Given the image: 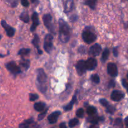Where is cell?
Returning a JSON list of instances; mask_svg holds the SVG:
<instances>
[{
  "instance_id": "4dcf8cb0",
  "label": "cell",
  "mask_w": 128,
  "mask_h": 128,
  "mask_svg": "<svg viewBox=\"0 0 128 128\" xmlns=\"http://www.w3.org/2000/svg\"><path fill=\"white\" fill-rule=\"evenodd\" d=\"M47 112H48V109H46L45 110H44L43 111H42V112H41V114H40V115H38V120H42V119L44 118V117L46 116Z\"/></svg>"
},
{
  "instance_id": "7c38bea8",
  "label": "cell",
  "mask_w": 128,
  "mask_h": 128,
  "mask_svg": "<svg viewBox=\"0 0 128 128\" xmlns=\"http://www.w3.org/2000/svg\"><path fill=\"white\" fill-rule=\"evenodd\" d=\"M98 65L97 60L94 58H90L86 61V69L88 70H93L96 68Z\"/></svg>"
},
{
  "instance_id": "f546056e",
  "label": "cell",
  "mask_w": 128,
  "mask_h": 128,
  "mask_svg": "<svg viewBox=\"0 0 128 128\" xmlns=\"http://www.w3.org/2000/svg\"><path fill=\"white\" fill-rule=\"evenodd\" d=\"M106 110H107L108 112L110 113V114H113L115 112V111H116V109H115L114 107L109 105L108 106L106 107Z\"/></svg>"
},
{
  "instance_id": "ac0fdd59",
  "label": "cell",
  "mask_w": 128,
  "mask_h": 128,
  "mask_svg": "<svg viewBox=\"0 0 128 128\" xmlns=\"http://www.w3.org/2000/svg\"><path fill=\"white\" fill-rule=\"evenodd\" d=\"M77 100V99H76V95H74L73 97H72V100L66 106L64 107V109L65 111H69V110H71V109H72V107H73V105L75 104V102Z\"/></svg>"
},
{
  "instance_id": "603a6c76",
  "label": "cell",
  "mask_w": 128,
  "mask_h": 128,
  "mask_svg": "<svg viewBox=\"0 0 128 128\" xmlns=\"http://www.w3.org/2000/svg\"><path fill=\"white\" fill-rule=\"evenodd\" d=\"M97 112V109L94 106H90L87 108V113L88 115H94Z\"/></svg>"
},
{
  "instance_id": "7bdbcfd3",
  "label": "cell",
  "mask_w": 128,
  "mask_h": 128,
  "mask_svg": "<svg viewBox=\"0 0 128 128\" xmlns=\"http://www.w3.org/2000/svg\"><path fill=\"white\" fill-rule=\"evenodd\" d=\"M36 0H31V1L32 3H34V2H36Z\"/></svg>"
},
{
  "instance_id": "1f68e13d",
  "label": "cell",
  "mask_w": 128,
  "mask_h": 128,
  "mask_svg": "<svg viewBox=\"0 0 128 128\" xmlns=\"http://www.w3.org/2000/svg\"><path fill=\"white\" fill-rule=\"evenodd\" d=\"M39 98V95L36 94H30V101H34Z\"/></svg>"
},
{
  "instance_id": "2e32d148",
  "label": "cell",
  "mask_w": 128,
  "mask_h": 128,
  "mask_svg": "<svg viewBox=\"0 0 128 128\" xmlns=\"http://www.w3.org/2000/svg\"><path fill=\"white\" fill-rule=\"evenodd\" d=\"M34 107L35 110L36 111L42 112L45 109V107H46V104L44 102H37L34 104Z\"/></svg>"
},
{
  "instance_id": "e575fe53",
  "label": "cell",
  "mask_w": 128,
  "mask_h": 128,
  "mask_svg": "<svg viewBox=\"0 0 128 128\" xmlns=\"http://www.w3.org/2000/svg\"><path fill=\"white\" fill-rule=\"evenodd\" d=\"M21 1L22 5L24 6V7H28L29 6V5H30L28 0H21Z\"/></svg>"
},
{
  "instance_id": "30bf717a",
  "label": "cell",
  "mask_w": 128,
  "mask_h": 128,
  "mask_svg": "<svg viewBox=\"0 0 128 128\" xmlns=\"http://www.w3.org/2000/svg\"><path fill=\"white\" fill-rule=\"evenodd\" d=\"M108 72L111 76L116 77L118 74V70L117 65L114 63H110L108 65Z\"/></svg>"
},
{
  "instance_id": "ee69618b",
  "label": "cell",
  "mask_w": 128,
  "mask_h": 128,
  "mask_svg": "<svg viewBox=\"0 0 128 128\" xmlns=\"http://www.w3.org/2000/svg\"><path fill=\"white\" fill-rule=\"evenodd\" d=\"M1 37H2V36H1V35H0V40H1Z\"/></svg>"
},
{
  "instance_id": "f1b7e54d",
  "label": "cell",
  "mask_w": 128,
  "mask_h": 128,
  "mask_svg": "<svg viewBox=\"0 0 128 128\" xmlns=\"http://www.w3.org/2000/svg\"><path fill=\"white\" fill-rule=\"evenodd\" d=\"M84 114V109L82 108H80L76 111V115L80 118L83 117Z\"/></svg>"
},
{
  "instance_id": "52a82bcc",
  "label": "cell",
  "mask_w": 128,
  "mask_h": 128,
  "mask_svg": "<svg viewBox=\"0 0 128 128\" xmlns=\"http://www.w3.org/2000/svg\"><path fill=\"white\" fill-rule=\"evenodd\" d=\"M1 25L2 26V27L5 29L6 33H7L8 36H10V37H12V36L14 35L15 33V29L14 28L11 27V26L8 25V24L6 23V21L4 20H2L1 21Z\"/></svg>"
},
{
  "instance_id": "7402d4cb",
  "label": "cell",
  "mask_w": 128,
  "mask_h": 128,
  "mask_svg": "<svg viewBox=\"0 0 128 128\" xmlns=\"http://www.w3.org/2000/svg\"><path fill=\"white\" fill-rule=\"evenodd\" d=\"M109 55H110V50L108 48H106L102 53V57H101V60H102V62H105L108 60Z\"/></svg>"
},
{
  "instance_id": "836d02e7",
  "label": "cell",
  "mask_w": 128,
  "mask_h": 128,
  "mask_svg": "<svg viewBox=\"0 0 128 128\" xmlns=\"http://www.w3.org/2000/svg\"><path fill=\"white\" fill-rule=\"evenodd\" d=\"M86 47H85V46H81L79 48L78 51H79V52L81 53L84 54L85 53H86Z\"/></svg>"
},
{
  "instance_id": "d590c367",
  "label": "cell",
  "mask_w": 128,
  "mask_h": 128,
  "mask_svg": "<svg viewBox=\"0 0 128 128\" xmlns=\"http://www.w3.org/2000/svg\"><path fill=\"white\" fill-rule=\"evenodd\" d=\"M115 87V82L114 80H110V82H109V87L110 88H112Z\"/></svg>"
},
{
  "instance_id": "f35d334b",
  "label": "cell",
  "mask_w": 128,
  "mask_h": 128,
  "mask_svg": "<svg viewBox=\"0 0 128 128\" xmlns=\"http://www.w3.org/2000/svg\"><path fill=\"white\" fill-rule=\"evenodd\" d=\"M60 128H67V127H66V124L64 122H62L60 124Z\"/></svg>"
},
{
  "instance_id": "9c48e42d",
  "label": "cell",
  "mask_w": 128,
  "mask_h": 128,
  "mask_svg": "<svg viewBox=\"0 0 128 128\" xmlns=\"http://www.w3.org/2000/svg\"><path fill=\"white\" fill-rule=\"evenodd\" d=\"M124 97V94L120 90H113L111 93V98L112 100L116 102L120 101Z\"/></svg>"
},
{
  "instance_id": "484cf974",
  "label": "cell",
  "mask_w": 128,
  "mask_h": 128,
  "mask_svg": "<svg viewBox=\"0 0 128 128\" xmlns=\"http://www.w3.org/2000/svg\"><path fill=\"white\" fill-rule=\"evenodd\" d=\"M96 2H97V0H88L86 2V4L88 5L91 8L94 10L95 8V6H96Z\"/></svg>"
},
{
  "instance_id": "d6a6232c",
  "label": "cell",
  "mask_w": 128,
  "mask_h": 128,
  "mask_svg": "<svg viewBox=\"0 0 128 128\" xmlns=\"http://www.w3.org/2000/svg\"><path fill=\"white\" fill-rule=\"evenodd\" d=\"M100 103H101V104L102 105H103L104 107H108L109 105H110V104H109L108 101L107 100H106V99H100Z\"/></svg>"
},
{
  "instance_id": "e0dca14e",
  "label": "cell",
  "mask_w": 128,
  "mask_h": 128,
  "mask_svg": "<svg viewBox=\"0 0 128 128\" xmlns=\"http://www.w3.org/2000/svg\"><path fill=\"white\" fill-rule=\"evenodd\" d=\"M34 122L33 119L31 118L26 120L19 125V128H30V125Z\"/></svg>"
},
{
  "instance_id": "d4e9b609",
  "label": "cell",
  "mask_w": 128,
  "mask_h": 128,
  "mask_svg": "<svg viewBox=\"0 0 128 128\" xmlns=\"http://www.w3.org/2000/svg\"><path fill=\"white\" fill-rule=\"evenodd\" d=\"M79 123V120L76 118H74V119H71L70 122H69V126L70 127L72 128L77 125Z\"/></svg>"
},
{
  "instance_id": "44dd1931",
  "label": "cell",
  "mask_w": 128,
  "mask_h": 128,
  "mask_svg": "<svg viewBox=\"0 0 128 128\" xmlns=\"http://www.w3.org/2000/svg\"><path fill=\"white\" fill-rule=\"evenodd\" d=\"M20 19L22 20V21H24V23H28L30 21V16H29V14L26 11H24L20 15Z\"/></svg>"
},
{
  "instance_id": "3957f363",
  "label": "cell",
  "mask_w": 128,
  "mask_h": 128,
  "mask_svg": "<svg viewBox=\"0 0 128 128\" xmlns=\"http://www.w3.org/2000/svg\"><path fill=\"white\" fill-rule=\"evenodd\" d=\"M82 37L86 43H92L96 40V35L90 30H85L82 32Z\"/></svg>"
},
{
  "instance_id": "4316f807",
  "label": "cell",
  "mask_w": 128,
  "mask_h": 128,
  "mask_svg": "<svg viewBox=\"0 0 128 128\" xmlns=\"http://www.w3.org/2000/svg\"><path fill=\"white\" fill-rule=\"evenodd\" d=\"M115 126L116 128H123L122 120L121 118H118L115 120Z\"/></svg>"
},
{
  "instance_id": "8d00e7d4",
  "label": "cell",
  "mask_w": 128,
  "mask_h": 128,
  "mask_svg": "<svg viewBox=\"0 0 128 128\" xmlns=\"http://www.w3.org/2000/svg\"><path fill=\"white\" fill-rule=\"evenodd\" d=\"M122 85H123V86L125 88H126V89H127V90L128 92V83L126 82V80H125V79H123V80H122Z\"/></svg>"
},
{
  "instance_id": "f6af8a7d",
  "label": "cell",
  "mask_w": 128,
  "mask_h": 128,
  "mask_svg": "<svg viewBox=\"0 0 128 128\" xmlns=\"http://www.w3.org/2000/svg\"></svg>"
},
{
  "instance_id": "8992f818",
  "label": "cell",
  "mask_w": 128,
  "mask_h": 128,
  "mask_svg": "<svg viewBox=\"0 0 128 128\" xmlns=\"http://www.w3.org/2000/svg\"><path fill=\"white\" fill-rule=\"evenodd\" d=\"M6 67L8 70L13 75H17V74H19L21 72L20 67L18 66L17 64L14 61H11V62L8 63L6 65Z\"/></svg>"
},
{
  "instance_id": "8fae6325",
  "label": "cell",
  "mask_w": 128,
  "mask_h": 128,
  "mask_svg": "<svg viewBox=\"0 0 128 128\" xmlns=\"http://www.w3.org/2000/svg\"><path fill=\"white\" fill-rule=\"evenodd\" d=\"M101 50H102V48L101 46L98 43L94 44V45H92L90 49V55H93L94 56H98L100 54V53L101 52Z\"/></svg>"
},
{
  "instance_id": "6da1fadb",
  "label": "cell",
  "mask_w": 128,
  "mask_h": 128,
  "mask_svg": "<svg viewBox=\"0 0 128 128\" xmlns=\"http://www.w3.org/2000/svg\"><path fill=\"white\" fill-rule=\"evenodd\" d=\"M59 25H60V37L61 42L66 43L70 40L71 37V30L68 24L63 20L62 19H60L59 21Z\"/></svg>"
},
{
  "instance_id": "ba28073f",
  "label": "cell",
  "mask_w": 128,
  "mask_h": 128,
  "mask_svg": "<svg viewBox=\"0 0 128 128\" xmlns=\"http://www.w3.org/2000/svg\"><path fill=\"white\" fill-rule=\"evenodd\" d=\"M76 68L78 75H82V74H84L86 70H87L86 67V61H84V60L79 61L76 64Z\"/></svg>"
},
{
  "instance_id": "5b68a950",
  "label": "cell",
  "mask_w": 128,
  "mask_h": 128,
  "mask_svg": "<svg viewBox=\"0 0 128 128\" xmlns=\"http://www.w3.org/2000/svg\"><path fill=\"white\" fill-rule=\"evenodd\" d=\"M43 21L46 27L52 33H55L54 28L52 22V16L50 14H45L43 16Z\"/></svg>"
},
{
  "instance_id": "83f0119b",
  "label": "cell",
  "mask_w": 128,
  "mask_h": 128,
  "mask_svg": "<svg viewBox=\"0 0 128 128\" xmlns=\"http://www.w3.org/2000/svg\"><path fill=\"white\" fill-rule=\"evenodd\" d=\"M91 79L92 81L96 84H99L100 82V77L98 74H93L92 75H91Z\"/></svg>"
},
{
  "instance_id": "7a4b0ae2",
  "label": "cell",
  "mask_w": 128,
  "mask_h": 128,
  "mask_svg": "<svg viewBox=\"0 0 128 128\" xmlns=\"http://www.w3.org/2000/svg\"><path fill=\"white\" fill-rule=\"evenodd\" d=\"M37 72V80L38 82V87L41 92H46V90H47V86L46 84L48 79L47 75L42 69H38Z\"/></svg>"
},
{
  "instance_id": "9a60e30c",
  "label": "cell",
  "mask_w": 128,
  "mask_h": 128,
  "mask_svg": "<svg viewBox=\"0 0 128 128\" xmlns=\"http://www.w3.org/2000/svg\"><path fill=\"white\" fill-rule=\"evenodd\" d=\"M32 45H33L36 48H37L39 54L41 55V54L42 53V51L40 49V45H39V43H40V38H39L38 35H34L33 40H32Z\"/></svg>"
},
{
  "instance_id": "ffe728a7",
  "label": "cell",
  "mask_w": 128,
  "mask_h": 128,
  "mask_svg": "<svg viewBox=\"0 0 128 128\" xmlns=\"http://www.w3.org/2000/svg\"><path fill=\"white\" fill-rule=\"evenodd\" d=\"M30 61L29 60H26V59H21L20 61V66L22 67L25 70H27L29 67H30Z\"/></svg>"
},
{
  "instance_id": "ab89813d",
  "label": "cell",
  "mask_w": 128,
  "mask_h": 128,
  "mask_svg": "<svg viewBox=\"0 0 128 128\" xmlns=\"http://www.w3.org/2000/svg\"><path fill=\"white\" fill-rule=\"evenodd\" d=\"M124 122H125V124H126V126H127L128 127V117H126V119H125Z\"/></svg>"
},
{
  "instance_id": "4fadbf2b",
  "label": "cell",
  "mask_w": 128,
  "mask_h": 128,
  "mask_svg": "<svg viewBox=\"0 0 128 128\" xmlns=\"http://www.w3.org/2000/svg\"><path fill=\"white\" fill-rule=\"evenodd\" d=\"M61 112L60 111H55L51 113L48 117L49 122L51 124H55L58 121V119L59 116L61 115Z\"/></svg>"
},
{
  "instance_id": "b9f144b4",
  "label": "cell",
  "mask_w": 128,
  "mask_h": 128,
  "mask_svg": "<svg viewBox=\"0 0 128 128\" xmlns=\"http://www.w3.org/2000/svg\"><path fill=\"white\" fill-rule=\"evenodd\" d=\"M90 128H99V127L96 125V124H93V125H91Z\"/></svg>"
},
{
  "instance_id": "cb8c5ba5",
  "label": "cell",
  "mask_w": 128,
  "mask_h": 128,
  "mask_svg": "<svg viewBox=\"0 0 128 128\" xmlns=\"http://www.w3.org/2000/svg\"><path fill=\"white\" fill-rule=\"evenodd\" d=\"M30 51H31V50L30 48H22L19 51L18 55H21L22 56H26V55H28L30 53Z\"/></svg>"
},
{
  "instance_id": "74e56055",
  "label": "cell",
  "mask_w": 128,
  "mask_h": 128,
  "mask_svg": "<svg viewBox=\"0 0 128 128\" xmlns=\"http://www.w3.org/2000/svg\"><path fill=\"white\" fill-rule=\"evenodd\" d=\"M113 53H114V55L116 57H117V56H118V51L117 48H114Z\"/></svg>"
},
{
  "instance_id": "277c9868",
  "label": "cell",
  "mask_w": 128,
  "mask_h": 128,
  "mask_svg": "<svg viewBox=\"0 0 128 128\" xmlns=\"http://www.w3.org/2000/svg\"><path fill=\"white\" fill-rule=\"evenodd\" d=\"M52 41L53 36L51 34H48L44 39V49L48 53H50L52 50Z\"/></svg>"
},
{
  "instance_id": "5bb4252c",
  "label": "cell",
  "mask_w": 128,
  "mask_h": 128,
  "mask_svg": "<svg viewBox=\"0 0 128 128\" xmlns=\"http://www.w3.org/2000/svg\"><path fill=\"white\" fill-rule=\"evenodd\" d=\"M32 25L31 26V31H34L36 30V27L40 24V20H39L38 14L36 12L33 13L32 15Z\"/></svg>"
},
{
  "instance_id": "d6986e66",
  "label": "cell",
  "mask_w": 128,
  "mask_h": 128,
  "mask_svg": "<svg viewBox=\"0 0 128 128\" xmlns=\"http://www.w3.org/2000/svg\"><path fill=\"white\" fill-rule=\"evenodd\" d=\"M101 119V118H100V117L97 116V115H92L88 119V120L90 122L92 123V124H97Z\"/></svg>"
},
{
  "instance_id": "60d3db41",
  "label": "cell",
  "mask_w": 128,
  "mask_h": 128,
  "mask_svg": "<svg viewBox=\"0 0 128 128\" xmlns=\"http://www.w3.org/2000/svg\"><path fill=\"white\" fill-rule=\"evenodd\" d=\"M32 128H41L40 127V126L39 125H38V124H34V125H32Z\"/></svg>"
}]
</instances>
